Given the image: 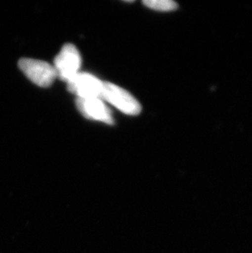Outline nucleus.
Returning <instances> with one entry per match:
<instances>
[{"label":"nucleus","instance_id":"1","mask_svg":"<svg viewBox=\"0 0 252 253\" xmlns=\"http://www.w3.org/2000/svg\"><path fill=\"white\" fill-rule=\"evenodd\" d=\"M101 99L128 116H137L142 110L140 103L131 93L110 82H103Z\"/></svg>","mask_w":252,"mask_h":253},{"label":"nucleus","instance_id":"5","mask_svg":"<svg viewBox=\"0 0 252 253\" xmlns=\"http://www.w3.org/2000/svg\"><path fill=\"white\" fill-rule=\"evenodd\" d=\"M76 104L79 112L87 119L114 124L112 112L100 98H76Z\"/></svg>","mask_w":252,"mask_h":253},{"label":"nucleus","instance_id":"4","mask_svg":"<svg viewBox=\"0 0 252 253\" xmlns=\"http://www.w3.org/2000/svg\"><path fill=\"white\" fill-rule=\"evenodd\" d=\"M67 89L77 98H100L103 82L93 75L79 72L67 82Z\"/></svg>","mask_w":252,"mask_h":253},{"label":"nucleus","instance_id":"6","mask_svg":"<svg viewBox=\"0 0 252 253\" xmlns=\"http://www.w3.org/2000/svg\"><path fill=\"white\" fill-rule=\"evenodd\" d=\"M143 4L151 9L160 12H169L174 11L178 7L176 2L171 0H145Z\"/></svg>","mask_w":252,"mask_h":253},{"label":"nucleus","instance_id":"2","mask_svg":"<svg viewBox=\"0 0 252 253\" xmlns=\"http://www.w3.org/2000/svg\"><path fill=\"white\" fill-rule=\"evenodd\" d=\"M18 67L34 84L43 88L49 87L57 78L53 66L42 60L22 58L18 62Z\"/></svg>","mask_w":252,"mask_h":253},{"label":"nucleus","instance_id":"3","mask_svg":"<svg viewBox=\"0 0 252 253\" xmlns=\"http://www.w3.org/2000/svg\"><path fill=\"white\" fill-rule=\"evenodd\" d=\"M81 66V53L72 43L65 44L53 62L57 77L65 82H69L78 74Z\"/></svg>","mask_w":252,"mask_h":253}]
</instances>
